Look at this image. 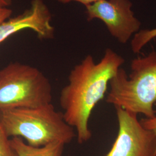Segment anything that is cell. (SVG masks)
<instances>
[{
	"label": "cell",
	"mask_w": 156,
	"mask_h": 156,
	"mask_svg": "<svg viewBox=\"0 0 156 156\" xmlns=\"http://www.w3.org/2000/svg\"><path fill=\"white\" fill-rule=\"evenodd\" d=\"M51 101L50 81L38 68L15 62L0 69V110L36 108Z\"/></svg>",
	"instance_id": "cell-4"
},
{
	"label": "cell",
	"mask_w": 156,
	"mask_h": 156,
	"mask_svg": "<svg viewBox=\"0 0 156 156\" xmlns=\"http://www.w3.org/2000/svg\"><path fill=\"white\" fill-rule=\"evenodd\" d=\"M156 38V27L140 31L134 35L131 41V50L134 53H139L145 45Z\"/></svg>",
	"instance_id": "cell-9"
},
{
	"label": "cell",
	"mask_w": 156,
	"mask_h": 156,
	"mask_svg": "<svg viewBox=\"0 0 156 156\" xmlns=\"http://www.w3.org/2000/svg\"><path fill=\"white\" fill-rule=\"evenodd\" d=\"M131 73L120 68L109 81L106 102L146 118L156 116V51L131 61Z\"/></svg>",
	"instance_id": "cell-3"
},
{
	"label": "cell",
	"mask_w": 156,
	"mask_h": 156,
	"mask_svg": "<svg viewBox=\"0 0 156 156\" xmlns=\"http://www.w3.org/2000/svg\"><path fill=\"white\" fill-rule=\"evenodd\" d=\"M12 11L5 7H0V24L10 19Z\"/></svg>",
	"instance_id": "cell-12"
},
{
	"label": "cell",
	"mask_w": 156,
	"mask_h": 156,
	"mask_svg": "<svg viewBox=\"0 0 156 156\" xmlns=\"http://www.w3.org/2000/svg\"><path fill=\"white\" fill-rule=\"evenodd\" d=\"M0 127L9 138H21L35 147L55 142L66 145L76 137L62 112L57 111L51 103L36 108L1 109Z\"/></svg>",
	"instance_id": "cell-2"
},
{
	"label": "cell",
	"mask_w": 156,
	"mask_h": 156,
	"mask_svg": "<svg viewBox=\"0 0 156 156\" xmlns=\"http://www.w3.org/2000/svg\"><path fill=\"white\" fill-rule=\"evenodd\" d=\"M124 62L122 56L108 48L99 62L95 63L93 56L87 55L71 71L68 83L61 91L60 104L66 122L75 129L79 144L91 138L89 128L91 114Z\"/></svg>",
	"instance_id": "cell-1"
},
{
	"label": "cell",
	"mask_w": 156,
	"mask_h": 156,
	"mask_svg": "<svg viewBox=\"0 0 156 156\" xmlns=\"http://www.w3.org/2000/svg\"><path fill=\"white\" fill-rule=\"evenodd\" d=\"M130 0H100L86 7L87 19L101 20L109 33L121 44H126L140 31L141 22L135 16Z\"/></svg>",
	"instance_id": "cell-6"
},
{
	"label": "cell",
	"mask_w": 156,
	"mask_h": 156,
	"mask_svg": "<svg viewBox=\"0 0 156 156\" xmlns=\"http://www.w3.org/2000/svg\"><path fill=\"white\" fill-rule=\"evenodd\" d=\"M0 156H19L11 144V140L0 127Z\"/></svg>",
	"instance_id": "cell-10"
},
{
	"label": "cell",
	"mask_w": 156,
	"mask_h": 156,
	"mask_svg": "<svg viewBox=\"0 0 156 156\" xmlns=\"http://www.w3.org/2000/svg\"><path fill=\"white\" fill-rule=\"evenodd\" d=\"M11 144L19 156H62L66 145L61 142H55L35 147L28 145L19 137L12 138Z\"/></svg>",
	"instance_id": "cell-8"
},
{
	"label": "cell",
	"mask_w": 156,
	"mask_h": 156,
	"mask_svg": "<svg viewBox=\"0 0 156 156\" xmlns=\"http://www.w3.org/2000/svg\"><path fill=\"white\" fill-rule=\"evenodd\" d=\"M119 131L106 156H156V135L142 126L137 114L115 106Z\"/></svg>",
	"instance_id": "cell-5"
},
{
	"label": "cell",
	"mask_w": 156,
	"mask_h": 156,
	"mask_svg": "<svg viewBox=\"0 0 156 156\" xmlns=\"http://www.w3.org/2000/svg\"><path fill=\"white\" fill-rule=\"evenodd\" d=\"M57 1L62 3H63V4L68 3L71 1H76L79 3L82 4L85 6H86L91 5V4L95 3L98 1H100V0H57Z\"/></svg>",
	"instance_id": "cell-13"
},
{
	"label": "cell",
	"mask_w": 156,
	"mask_h": 156,
	"mask_svg": "<svg viewBox=\"0 0 156 156\" xmlns=\"http://www.w3.org/2000/svg\"><path fill=\"white\" fill-rule=\"evenodd\" d=\"M140 122L145 128L152 131L156 135V116L153 118L142 119Z\"/></svg>",
	"instance_id": "cell-11"
},
{
	"label": "cell",
	"mask_w": 156,
	"mask_h": 156,
	"mask_svg": "<svg viewBox=\"0 0 156 156\" xmlns=\"http://www.w3.org/2000/svg\"><path fill=\"white\" fill-rule=\"evenodd\" d=\"M12 0H0V7L6 8L12 4Z\"/></svg>",
	"instance_id": "cell-14"
},
{
	"label": "cell",
	"mask_w": 156,
	"mask_h": 156,
	"mask_svg": "<svg viewBox=\"0 0 156 156\" xmlns=\"http://www.w3.org/2000/svg\"><path fill=\"white\" fill-rule=\"evenodd\" d=\"M51 15L43 0H32L28 9L22 14L0 24V43L14 34L25 29L35 31L41 39L54 37L55 28L51 24Z\"/></svg>",
	"instance_id": "cell-7"
}]
</instances>
